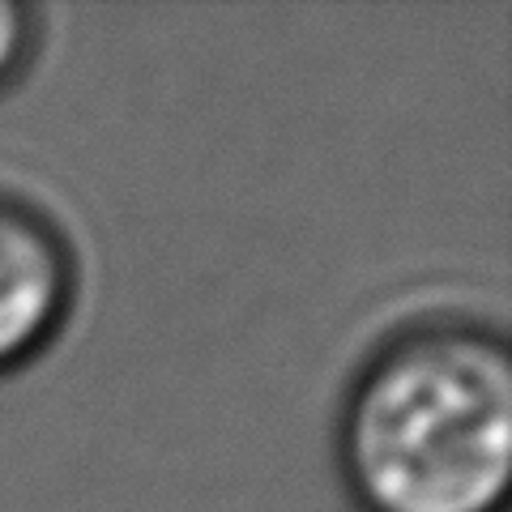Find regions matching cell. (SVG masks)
I'll return each instance as SVG.
<instances>
[{
	"label": "cell",
	"instance_id": "2",
	"mask_svg": "<svg viewBox=\"0 0 512 512\" xmlns=\"http://www.w3.org/2000/svg\"><path fill=\"white\" fill-rule=\"evenodd\" d=\"M73 291L77 261L64 231L26 197L0 192V376L56 338Z\"/></svg>",
	"mask_w": 512,
	"mask_h": 512
},
{
	"label": "cell",
	"instance_id": "3",
	"mask_svg": "<svg viewBox=\"0 0 512 512\" xmlns=\"http://www.w3.org/2000/svg\"><path fill=\"white\" fill-rule=\"evenodd\" d=\"M35 9L22 0H0V86H9L22 73L35 47Z\"/></svg>",
	"mask_w": 512,
	"mask_h": 512
},
{
	"label": "cell",
	"instance_id": "1",
	"mask_svg": "<svg viewBox=\"0 0 512 512\" xmlns=\"http://www.w3.org/2000/svg\"><path fill=\"white\" fill-rule=\"evenodd\" d=\"M338 470L363 512H504L512 491L504 333L431 316L384 338L342 397Z\"/></svg>",
	"mask_w": 512,
	"mask_h": 512
}]
</instances>
